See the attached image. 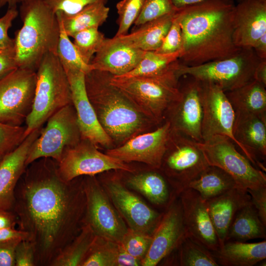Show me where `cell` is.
<instances>
[{
  "label": "cell",
  "instance_id": "cell-21",
  "mask_svg": "<svg viewBox=\"0 0 266 266\" xmlns=\"http://www.w3.org/2000/svg\"><path fill=\"white\" fill-rule=\"evenodd\" d=\"M233 135L244 155L266 172V167L260 159L265 162L266 158V117L235 112Z\"/></svg>",
  "mask_w": 266,
  "mask_h": 266
},
{
  "label": "cell",
  "instance_id": "cell-17",
  "mask_svg": "<svg viewBox=\"0 0 266 266\" xmlns=\"http://www.w3.org/2000/svg\"><path fill=\"white\" fill-rule=\"evenodd\" d=\"M187 237L180 201L175 203L172 201L162 214L152 234L150 247L141 261V266L157 265L178 248Z\"/></svg>",
  "mask_w": 266,
  "mask_h": 266
},
{
  "label": "cell",
  "instance_id": "cell-36",
  "mask_svg": "<svg viewBox=\"0 0 266 266\" xmlns=\"http://www.w3.org/2000/svg\"><path fill=\"white\" fill-rule=\"evenodd\" d=\"M119 243L96 235L80 266H116Z\"/></svg>",
  "mask_w": 266,
  "mask_h": 266
},
{
  "label": "cell",
  "instance_id": "cell-15",
  "mask_svg": "<svg viewBox=\"0 0 266 266\" xmlns=\"http://www.w3.org/2000/svg\"><path fill=\"white\" fill-rule=\"evenodd\" d=\"M179 99L173 104L166 115L172 130L181 133L198 142H202L201 124L203 116L201 82L186 75Z\"/></svg>",
  "mask_w": 266,
  "mask_h": 266
},
{
  "label": "cell",
  "instance_id": "cell-4",
  "mask_svg": "<svg viewBox=\"0 0 266 266\" xmlns=\"http://www.w3.org/2000/svg\"><path fill=\"white\" fill-rule=\"evenodd\" d=\"M22 27L15 34V58L18 67L36 71L48 53L57 55L60 25L56 14L44 0L21 2Z\"/></svg>",
  "mask_w": 266,
  "mask_h": 266
},
{
  "label": "cell",
  "instance_id": "cell-50",
  "mask_svg": "<svg viewBox=\"0 0 266 266\" xmlns=\"http://www.w3.org/2000/svg\"><path fill=\"white\" fill-rule=\"evenodd\" d=\"M30 240L28 233L15 228L7 227L0 229V242L12 240Z\"/></svg>",
  "mask_w": 266,
  "mask_h": 266
},
{
  "label": "cell",
  "instance_id": "cell-45",
  "mask_svg": "<svg viewBox=\"0 0 266 266\" xmlns=\"http://www.w3.org/2000/svg\"><path fill=\"white\" fill-rule=\"evenodd\" d=\"M18 14L17 8H7L4 15L0 18V51L15 50L14 38L9 36L8 31Z\"/></svg>",
  "mask_w": 266,
  "mask_h": 266
},
{
  "label": "cell",
  "instance_id": "cell-2",
  "mask_svg": "<svg viewBox=\"0 0 266 266\" xmlns=\"http://www.w3.org/2000/svg\"><path fill=\"white\" fill-rule=\"evenodd\" d=\"M233 0H206L177 8L183 45L179 58L195 66L230 57L241 48L233 40Z\"/></svg>",
  "mask_w": 266,
  "mask_h": 266
},
{
  "label": "cell",
  "instance_id": "cell-24",
  "mask_svg": "<svg viewBox=\"0 0 266 266\" xmlns=\"http://www.w3.org/2000/svg\"><path fill=\"white\" fill-rule=\"evenodd\" d=\"M145 52L126 44L117 36L105 37L90 65L92 69L120 76L134 69Z\"/></svg>",
  "mask_w": 266,
  "mask_h": 266
},
{
  "label": "cell",
  "instance_id": "cell-19",
  "mask_svg": "<svg viewBox=\"0 0 266 266\" xmlns=\"http://www.w3.org/2000/svg\"><path fill=\"white\" fill-rule=\"evenodd\" d=\"M179 196L188 237L211 252L217 251L220 244L206 201L190 188Z\"/></svg>",
  "mask_w": 266,
  "mask_h": 266
},
{
  "label": "cell",
  "instance_id": "cell-28",
  "mask_svg": "<svg viewBox=\"0 0 266 266\" xmlns=\"http://www.w3.org/2000/svg\"><path fill=\"white\" fill-rule=\"evenodd\" d=\"M266 87L253 80L225 94L234 112L254 114L266 117Z\"/></svg>",
  "mask_w": 266,
  "mask_h": 266
},
{
  "label": "cell",
  "instance_id": "cell-10",
  "mask_svg": "<svg viewBox=\"0 0 266 266\" xmlns=\"http://www.w3.org/2000/svg\"><path fill=\"white\" fill-rule=\"evenodd\" d=\"M81 139L75 110L70 104L47 120L46 126L30 148L26 165L42 158H50L58 163L64 151Z\"/></svg>",
  "mask_w": 266,
  "mask_h": 266
},
{
  "label": "cell",
  "instance_id": "cell-35",
  "mask_svg": "<svg viewBox=\"0 0 266 266\" xmlns=\"http://www.w3.org/2000/svg\"><path fill=\"white\" fill-rule=\"evenodd\" d=\"M60 25V35L57 56L65 71L78 70L85 74L92 70L90 64L85 63L81 58L76 47L67 34L58 13H56Z\"/></svg>",
  "mask_w": 266,
  "mask_h": 266
},
{
  "label": "cell",
  "instance_id": "cell-32",
  "mask_svg": "<svg viewBox=\"0 0 266 266\" xmlns=\"http://www.w3.org/2000/svg\"><path fill=\"white\" fill-rule=\"evenodd\" d=\"M103 2H95L90 4L78 12L67 15L60 12L63 26L69 37L77 32L92 27H98L102 25L106 20L109 8Z\"/></svg>",
  "mask_w": 266,
  "mask_h": 266
},
{
  "label": "cell",
  "instance_id": "cell-37",
  "mask_svg": "<svg viewBox=\"0 0 266 266\" xmlns=\"http://www.w3.org/2000/svg\"><path fill=\"white\" fill-rule=\"evenodd\" d=\"M179 249V264L182 266H219L211 251L187 237Z\"/></svg>",
  "mask_w": 266,
  "mask_h": 266
},
{
  "label": "cell",
  "instance_id": "cell-3",
  "mask_svg": "<svg viewBox=\"0 0 266 266\" xmlns=\"http://www.w3.org/2000/svg\"><path fill=\"white\" fill-rule=\"evenodd\" d=\"M112 76L92 69L85 75V87L101 126L113 142L122 145L157 125L111 83Z\"/></svg>",
  "mask_w": 266,
  "mask_h": 266
},
{
  "label": "cell",
  "instance_id": "cell-5",
  "mask_svg": "<svg viewBox=\"0 0 266 266\" xmlns=\"http://www.w3.org/2000/svg\"><path fill=\"white\" fill-rule=\"evenodd\" d=\"M179 79L177 70L158 76L122 78L113 75L110 82L141 112L159 125L165 119L171 106L180 98Z\"/></svg>",
  "mask_w": 266,
  "mask_h": 266
},
{
  "label": "cell",
  "instance_id": "cell-22",
  "mask_svg": "<svg viewBox=\"0 0 266 266\" xmlns=\"http://www.w3.org/2000/svg\"><path fill=\"white\" fill-rule=\"evenodd\" d=\"M42 127L32 132L15 149L6 154L0 164V210L12 211L15 190L25 172L31 146L40 135Z\"/></svg>",
  "mask_w": 266,
  "mask_h": 266
},
{
  "label": "cell",
  "instance_id": "cell-30",
  "mask_svg": "<svg viewBox=\"0 0 266 266\" xmlns=\"http://www.w3.org/2000/svg\"><path fill=\"white\" fill-rule=\"evenodd\" d=\"M237 187L234 179L227 172L217 166L209 165L188 188L196 191L206 201Z\"/></svg>",
  "mask_w": 266,
  "mask_h": 266
},
{
  "label": "cell",
  "instance_id": "cell-20",
  "mask_svg": "<svg viewBox=\"0 0 266 266\" xmlns=\"http://www.w3.org/2000/svg\"><path fill=\"white\" fill-rule=\"evenodd\" d=\"M114 207L130 228L152 234L162 216L118 181L107 184Z\"/></svg>",
  "mask_w": 266,
  "mask_h": 266
},
{
  "label": "cell",
  "instance_id": "cell-55",
  "mask_svg": "<svg viewBox=\"0 0 266 266\" xmlns=\"http://www.w3.org/2000/svg\"><path fill=\"white\" fill-rule=\"evenodd\" d=\"M204 0H173V3L176 8H180L197 4Z\"/></svg>",
  "mask_w": 266,
  "mask_h": 266
},
{
  "label": "cell",
  "instance_id": "cell-9",
  "mask_svg": "<svg viewBox=\"0 0 266 266\" xmlns=\"http://www.w3.org/2000/svg\"><path fill=\"white\" fill-rule=\"evenodd\" d=\"M198 145L208 165L223 169L239 187L247 190L266 186L265 172L240 153L230 137L216 135L205 142H198Z\"/></svg>",
  "mask_w": 266,
  "mask_h": 266
},
{
  "label": "cell",
  "instance_id": "cell-51",
  "mask_svg": "<svg viewBox=\"0 0 266 266\" xmlns=\"http://www.w3.org/2000/svg\"><path fill=\"white\" fill-rule=\"evenodd\" d=\"M140 265H141V261L131 255L119 243L116 266H137Z\"/></svg>",
  "mask_w": 266,
  "mask_h": 266
},
{
  "label": "cell",
  "instance_id": "cell-25",
  "mask_svg": "<svg viewBox=\"0 0 266 266\" xmlns=\"http://www.w3.org/2000/svg\"><path fill=\"white\" fill-rule=\"evenodd\" d=\"M205 201L220 247L237 212L252 203L251 197L247 190L237 187Z\"/></svg>",
  "mask_w": 266,
  "mask_h": 266
},
{
  "label": "cell",
  "instance_id": "cell-16",
  "mask_svg": "<svg viewBox=\"0 0 266 266\" xmlns=\"http://www.w3.org/2000/svg\"><path fill=\"white\" fill-rule=\"evenodd\" d=\"M201 82L202 142L214 135H223L230 137L237 146L233 135L235 112L225 92L213 83Z\"/></svg>",
  "mask_w": 266,
  "mask_h": 266
},
{
  "label": "cell",
  "instance_id": "cell-38",
  "mask_svg": "<svg viewBox=\"0 0 266 266\" xmlns=\"http://www.w3.org/2000/svg\"><path fill=\"white\" fill-rule=\"evenodd\" d=\"M72 37L81 58L87 64H90L105 38L104 34L99 31L98 27L80 31Z\"/></svg>",
  "mask_w": 266,
  "mask_h": 266
},
{
  "label": "cell",
  "instance_id": "cell-46",
  "mask_svg": "<svg viewBox=\"0 0 266 266\" xmlns=\"http://www.w3.org/2000/svg\"><path fill=\"white\" fill-rule=\"evenodd\" d=\"M15 266H35V249L30 240H21L16 247Z\"/></svg>",
  "mask_w": 266,
  "mask_h": 266
},
{
  "label": "cell",
  "instance_id": "cell-8",
  "mask_svg": "<svg viewBox=\"0 0 266 266\" xmlns=\"http://www.w3.org/2000/svg\"><path fill=\"white\" fill-rule=\"evenodd\" d=\"M208 166L198 142L172 130L159 169L164 171L176 196Z\"/></svg>",
  "mask_w": 266,
  "mask_h": 266
},
{
  "label": "cell",
  "instance_id": "cell-48",
  "mask_svg": "<svg viewBox=\"0 0 266 266\" xmlns=\"http://www.w3.org/2000/svg\"><path fill=\"white\" fill-rule=\"evenodd\" d=\"M21 240L0 242V266H15V252Z\"/></svg>",
  "mask_w": 266,
  "mask_h": 266
},
{
  "label": "cell",
  "instance_id": "cell-39",
  "mask_svg": "<svg viewBox=\"0 0 266 266\" xmlns=\"http://www.w3.org/2000/svg\"><path fill=\"white\" fill-rule=\"evenodd\" d=\"M144 2V0H121L117 3L118 28L115 36L128 33L130 28L139 15Z\"/></svg>",
  "mask_w": 266,
  "mask_h": 266
},
{
  "label": "cell",
  "instance_id": "cell-29",
  "mask_svg": "<svg viewBox=\"0 0 266 266\" xmlns=\"http://www.w3.org/2000/svg\"><path fill=\"white\" fill-rule=\"evenodd\" d=\"M266 227L251 203L237 212L229 228L226 241L246 242L258 238L265 239Z\"/></svg>",
  "mask_w": 266,
  "mask_h": 266
},
{
  "label": "cell",
  "instance_id": "cell-26",
  "mask_svg": "<svg viewBox=\"0 0 266 266\" xmlns=\"http://www.w3.org/2000/svg\"><path fill=\"white\" fill-rule=\"evenodd\" d=\"M212 253L219 266H253L266 260V241L227 240Z\"/></svg>",
  "mask_w": 266,
  "mask_h": 266
},
{
  "label": "cell",
  "instance_id": "cell-31",
  "mask_svg": "<svg viewBox=\"0 0 266 266\" xmlns=\"http://www.w3.org/2000/svg\"><path fill=\"white\" fill-rule=\"evenodd\" d=\"M128 183L156 205L166 206L175 200L171 199L166 179L157 172L151 171L133 176L128 180Z\"/></svg>",
  "mask_w": 266,
  "mask_h": 266
},
{
  "label": "cell",
  "instance_id": "cell-58",
  "mask_svg": "<svg viewBox=\"0 0 266 266\" xmlns=\"http://www.w3.org/2000/svg\"><path fill=\"white\" fill-rule=\"evenodd\" d=\"M26 0H19V2H23L24 1H26Z\"/></svg>",
  "mask_w": 266,
  "mask_h": 266
},
{
  "label": "cell",
  "instance_id": "cell-53",
  "mask_svg": "<svg viewBox=\"0 0 266 266\" xmlns=\"http://www.w3.org/2000/svg\"><path fill=\"white\" fill-rule=\"evenodd\" d=\"M253 79L266 87V59L261 60L257 66Z\"/></svg>",
  "mask_w": 266,
  "mask_h": 266
},
{
  "label": "cell",
  "instance_id": "cell-43",
  "mask_svg": "<svg viewBox=\"0 0 266 266\" xmlns=\"http://www.w3.org/2000/svg\"><path fill=\"white\" fill-rule=\"evenodd\" d=\"M176 11L170 28L161 45L155 51L157 53L170 54L181 52L183 45V37L180 22Z\"/></svg>",
  "mask_w": 266,
  "mask_h": 266
},
{
  "label": "cell",
  "instance_id": "cell-44",
  "mask_svg": "<svg viewBox=\"0 0 266 266\" xmlns=\"http://www.w3.org/2000/svg\"><path fill=\"white\" fill-rule=\"evenodd\" d=\"M108 0H44L48 6L56 13L75 14L86 6L95 2L106 3Z\"/></svg>",
  "mask_w": 266,
  "mask_h": 266
},
{
  "label": "cell",
  "instance_id": "cell-23",
  "mask_svg": "<svg viewBox=\"0 0 266 266\" xmlns=\"http://www.w3.org/2000/svg\"><path fill=\"white\" fill-rule=\"evenodd\" d=\"M233 40L238 48H252L266 33V0H242L235 5Z\"/></svg>",
  "mask_w": 266,
  "mask_h": 266
},
{
  "label": "cell",
  "instance_id": "cell-12",
  "mask_svg": "<svg viewBox=\"0 0 266 266\" xmlns=\"http://www.w3.org/2000/svg\"><path fill=\"white\" fill-rule=\"evenodd\" d=\"M82 185L86 198L85 223L96 234L120 243L128 230L123 219L94 176H86Z\"/></svg>",
  "mask_w": 266,
  "mask_h": 266
},
{
  "label": "cell",
  "instance_id": "cell-11",
  "mask_svg": "<svg viewBox=\"0 0 266 266\" xmlns=\"http://www.w3.org/2000/svg\"><path fill=\"white\" fill-rule=\"evenodd\" d=\"M36 82V71L20 67L0 80V123L22 126L32 111Z\"/></svg>",
  "mask_w": 266,
  "mask_h": 266
},
{
  "label": "cell",
  "instance_id": "cell-59",
  "mask_svg": "<svg viewBox=\"0 0 266 266\" xmlns=\"http://www.w3.org/2000/svg\"><path fill=\"white\" fill-rule=\"evenodd\" d=\"M239 0V1H241V0Z\"/></svg>",
  "mask_w": 266,
  "mask_h": 266
},
{
  "label": "cell",
  "instance_id": "cell-1",
  "mask_svg": "<svg viewBox=\"0 0 266 266\" xmlns=\"http://www.w3.org/2000/svg\"><path fill=\"white\" fill-rule=\"evenodd\" d=\"M57 162L42 158L29 165L15 190L12 211L19 229L34 245L36 266H50L85 224L86 198L82 180L66 182Z\"/></svg>",
  "mask_w": 266,
  "mask_h": 266
},
{
  "label": "cell",
  "instance_id": "cell-56",
  "mask_svg": "<svg viewBox=\"0 0 266 266\" xmlns=\"http://www.w3.org/2000/svg\"><path fill=\"white\" fill-rule=\"evenodd\" d=\"M19 0H0V9L5 5L8 6V8H17Z\"/></svg>",
  "mask_w": 266,
  "mask_h": 266
},
{
  "label": "cell",
  "instance_id": "cell-14",
  "mask_svg": "<svg viewBox=\"0 0 266 266\" xmlns=\"http://www.w3.org/2000/svg\"><path fill=\"white\" fill-rule=\"evenodd\" d=\"M172 131L170 123L166 122L156 130L137 135L106 154L124 163L138 162L159 169Z\"/></svg>",
  "mask_w": 266,
  "mask_h": 266
},
{
  "label": "cell",
  "instance_id": "cell-18",
  "mask_svg": "<svg viewBox=\"0 0 266 266\" xmlns=\"http://www.w3.org/2000/svg\"><path fill=\"white\" fill-rule=\"evenodd\" d=\"M70 84L72 104L75 109L81 138L96 146L109 147L112 140L100 124L88 98L85 83V74L78 70L66 71Z\"/></svg>",
  "mask_w": 266,
  "mask_h": 266
},
{
  "label": "cell",
  "instance_id": "cell-40",
  "mask_svg": "<svg viewBox=\"0 0 266 266\" xmlns=\"http://www.w3.org/2000/svg\"><path fill=\"white\" fill-rule=\"evenodd\" d=\"M152 241V234L128 229L120 244L133 257L141 260L145 256Z\"/></svg>",
  "mask_w": 266,
  "mask_h": 266
},
{
  "label": "cell",
  "instance_id": "cell-6",
  "mask_svg": "<svg viewBox=\"0 0 266 266\" xmlns=\"http://www.w3.org/2000/svg\"><path fill=\"white\" fill-rule=\"evenodd\" d=\"M36 82L32 111L25 123L26 137L41 128L54 113L72 104L70 84L56 54H47L36 70Z\"/></svg>",
  "mask_w": 266,
  "mask_h": 266
},
{
  "label": "cell",
  "instance_id": "cell-49",
  "mask_svg": "<svg viewBox=\"0 0 266 266\" xmlns=\"http://www.w3.org/2000/svg\"><path fill=\"white\" fill-rule=\"evenodd\" d=\"M17 68L15 50L0 51V80Z\"/></svg>",
  "mask_w": 266,
  "mask_h": 266
},
{
  "label": "cell",
  "instance_id": "cell-41",
  "mask_svg": "<svg viewBox=\"0 0 266 266\" xmlns=\"http://www.w3.org/2000/svg\"><path fill=\"white\" fill-rule=\"evenodd\" d=\"M173 0H144L142 9L134 23L135 28L150 20L175 12Z\"/></svg>",
  "mask_w": 266,
  "mask_h": 266
},
{
  "label": "cell",
  "instance_id": "cell-33",
  "mask_svg": "<svg viewBox=\"0 0 266 266\" xmlns=\"http://www.w3.org/2000/svg\"><path fill=\"white\" fill-rule=\"evenodd\" d=\"M180 55V51L170 54L146 51L134 69L124 75L116 77L158 76L176 71L180 63L179 60Z\"/></svg>",
  "mask_w": 266,
  "mask_h": 266
},
{
  "label": "cell",
  "instance_id": "cell-52",
  "mask_svg": "<svg viewBox=\"0 0 266 266\" xmlns=\"http://www.w3.org/2000/svg\"><path fill=\"white\" fill-rule=\"evenodd\" d=\"M17 225V218L13 211L0 210V229L15 228Z\"/></svg>",
  "mask_w": 266,
  "mask_h": 266
},
{
  "label": "cell",
  "instance_id": "cell-54",
  "mask_svg": "<svg viewBox=\"0 0 266 266\" xmlns=\"http://www.w3.org/2000/svg\"><path fill=\"white\" fill-rule=\"evenodd\" d=\"M255 54L261 60L266 59V33L259 38L252 46Z\"/></svg>",
  "mask_w": 266,
  "mask_h": 266
},
{
  "label": "cell",
  "instance_id": "cell-13",
  "mask_svg": "<svg viewBox=\"0 0 266 266\" xmlns=\"http://www.w3.org/2000/svg\"><path fill=\"white\" fill-rule=\"evenodd\" d=\"M97 147L89 140L81 139L66 149L57 163L61 178L68 182L81 176H95L111 169L134 171L125 163L100 152Z\"/></svg>",
  "mask_w": 266,
  "mask_h": 266
},
{
  "label": "cell",
  "instance_id": "cell-34",
  "mask_svg": "<svg viewBox=\"0 0 266 266\" xmlns=\"http://www.w3.org/2000/svg\"><path fill=\"white\" fill-rule=\"evenodd\" d=\"M96 234L90 225H83L78 234L51 262L50 266H80Z\"/></svg>",
  "mask_w": 266,
  "mask_h": 266
},
{
  "label": "cell",
  "instance_id": "cell-7",
  "mask_svg": "<svg viewBox=\"0 0 266 266\" xmlns=\"http://www.w3.org/2000/svg\"><path fill=\"white\" fill-rule=\"evenodd\" d=\"M261 60L252 48H241L230 57L198 66H188L180 62L177 73L180 78L189 75L213 83L226 92L254 80V70Z\"/></svg>",
  "mask_w": 266,
  "mask_h": 266
},
{
  "label": "cell",
  "instance_id": "cell-57",
  "mask_svg": "<svg viewBox=\"0 0 266 266\" xmlns=\"http://www.w3.org/2000/svg\"><path fill=\"white\" fill-rule=\"evenodd\" d=\"M5 155H6V154H5L4 152H3L2 151H1L0 150V164L1 162V161H2L4 157L5 156Z\"/></svg>",
  "mask_w": 266,
  "mask_h": 266
},
{
  "label": "cell",
  "instance_id": "cell-47",
  "mask_svg": "<svg viewBox=\"0 0 266 266\" xmlns=\"http://www.w3.org/2000/svg\"><path fill=\"white\" fill-rule=\"evenodd\" d=\"M247 191L260 219L266 226V186L247 189Z\"/></svg>",
  "mask_w": 266,
  "mask_h": 266
},
{
  "label": "cell",
  "instance_id": "cell-42",
  "mask_svg": "<svg viewBox=\"0 0 266 266\" xmlns=\"http://www.w3.org/2000/svg\"><path fill=\"white\" fill-rule=\"evenodd\" d=\"M25 129L0 122V150L6 154L18 147L26 137Z\"/></svg>",
  "mask_w": 266,
  "mask_h": 266
},
{
  "label": "cell",
  "instance_id": "cell-27",
  "mask_svg": "<svg viewBox=\"0 0 266 266\" xmlns=\"http://www.w3.org/2000/svg\"><path fill=\"white\" fill-rule=\"evenodd\" d=\"M176 11L148 21L130 33L117 37L131 47L144 51H155L159 48L167 33Z\"/></svg>",
  "mask_w": 266,
  "mask_h": 266
}]
</instances>
